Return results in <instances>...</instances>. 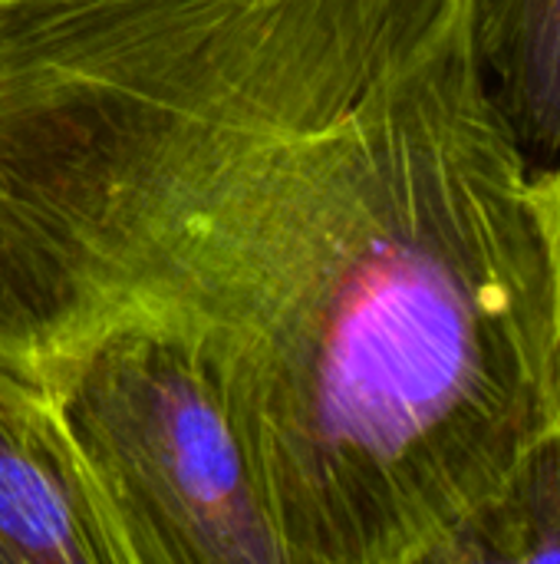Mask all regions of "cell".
<instances>
[{"label": "cell", "instance_id": "cell-1", "mask_svg": "<svg viewBox=\"0 0 560 564\" xmlns=\"http://www.w3.org/2000/svg\"><path fill=\"white\" fill-rule=\"evenodd\" d=\"M475 0H0V367L218 380L287 564H432L554 423L551 268Z\"/></svg>", "mask_w": 560, "mask_h": 564}, {"label": "cell", "instance_id": "cell-2", "mask_svg": "<svg viewBox=\"0 0 560 564\" xmlns=\"http://www.w3.org/2000/svg\"><path fill=\"white\" fill-rule=\"evenodd\" d=\"M66 426L129 564H287L271 502L205 360L119 327L33 377Z\"/></svg>", "mask_w": 560, "mask_h": 564}, {"label": "cell", "instance_id": "cell-3", "mask_svg": "<svg viewBox=\"0 0 560 564\" xmlns=\"http://www.w3.org/2000/svg\"><path fill=\"white\" fill-rule=\"evenodd\" d=\"M0 564H129L56 403L3 367Z\"/></svg>", "mask_w": 560, "mask_h": 564}, {"label": "cell", "instance_id": "cell-4", "mask_svg": "<svg viewBox=\"0 0 560 564\" xmlns=\"http://www.w3.org/2000/svg\"><path fill=\"white\" fill-rule=\"evenodd\" d=\"M475 46L492 96L541 172L560 159V0H475Z\"/></svg>", "mask_w": 560, "mask_h": 564}, {"label": "cell", "instance_id": "cell-5", "mask_svg": "<svg viewBox=\"0 0 560 564\" xmlns=\"http://www.w3.org/2000/svg\"><path fill=\"white\" fill-rule=\"evenodd\" d=\"M560 562V423H551L505 482L449 535L432 564Z\"/></svg>", "mask_w": 560, "mask_h": 564}, {"label": "cell", "instance_id": "cell-6", "mask_svg": "<svg viewBox=\"0 0 560 564\" xmlns=\"http://www.w3.org/2000/svg\"><path fill=\"white\" fill-rule=\"evenodd\" d=\"M535 205L551 268V327H554V423H560V159L535 172Z\"/></svg>", "mask_w": 560, "mask_h": 564}]
</instances>
